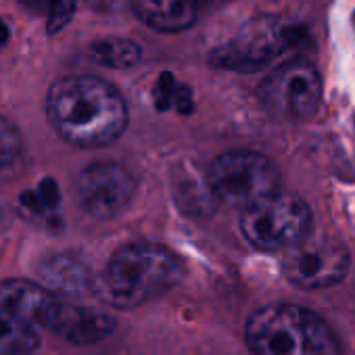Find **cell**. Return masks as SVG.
Wrapping results in <instances>:
<instances>
[{"label": "cell", "mask_w": 355, "mask_h": 355, "mask_svg": "<svg viewBox=\"0 0 355 355\" xmlns=\"http://www.w3.org/2000/svg\"><path fill=\"white\" fill-rule=\"evenodd\" d=\"M46 117L65 142L98 148L125 132L128 105L113 84L96 76H67L51 86Z\"/></svg>", "instance_id": "cell-1"}, {"label": "cell", "mask_w": 355, "mask_h": 355, "mask_svg": "<svg viewBox=\"0 0 355 355\" xmlns=\"http://www.w3.org/2000/svg\"><path fill=\"white\" fill-rule=\"evenodd\" d=\"M182 278L184 263L173 251L155 243H132L113 253L92 286L107 305L132 309L165 295Z\"/></svg>", "instance_id": "cell-2"}, {"label": "cell", "mask_w": 355, "mask_h": 355, "mask_svg": "<svg viewBox=\"0 0 355 355\" xmlns=\"http://www.w3.org/2000/svg\"><path fill=\"white\" fill-rule=\"evenodd\" d=\"M245 336L251 355H343L332 328L315 311L291 303L253 311Z\"/></svg>", "instance_id": "cell-3"}, {"label": "cell", "mask_w": 355, "mask_h": 355, "mask_svg": "<svg viewBox=\"0 0 355 355\" xmlns=\"http://www.w3.org/2000/svg\"><path fill=\"white\" fill-rule=\"evenodd\" d=\"M207 187L220 203L245 209L280 189V171L261 153L230 150L209 165Z\"/></svg>", "instance_id": "cell-4"}, {"label": "cell", "mask_w": 355, "mask_h": 355, "mask_svg": "<svg viewBox=\"0 0 355 355\" xmlns=\"http://www.w3.org/2000/svg\"><path fill=\"white\" fill-rule=\"evenodd\" d=\"M311 228V214L303 199L280 189L241 214V232L261 251H284L303 241Z\"/></svg>", "instance_id": "cell-5"}, {"label": "cell", "mask_w": 355, "mask_h": 355, "mask_svg": "<svg viewBox=\"0 0 355 355\" xmlns=\"http://www.w3.org/2000/svg\"><path fill=\"white\" fill-rule=\"evenodd\" d=\"M282 272L286 280L299 288H328L340 282L349 270V251L343 243L330 236L309 234L284 249Z\"/></svg>", "instance_id": "cell-6"}, {"label": "cell", "mask_w": 355, "mask_h": 355, "mask_svg": "<svg viewBox=\"0 0 355 355\" xmlns=\"http://www.w3.org/2000/svg\"><path fill=\"white\" fill-rule=\"evenodd\" d=\"M263 107L284 119L311 117L322 98V80L305 61H291L268 73L259 86Z\"/></svg>", "instance_id": "cell-7"}, {"label": "cell", "mask_w": 355, "mask_h": 355, "mask_svg": "<svg viewBox=\"0 0 355 355\" xmlns=\"http://www.w3.org/2000/svg\"><path fill=\"white\" fill-rule=\"evenodd\" d=\"M134 193V175L113 161H98L84 167L76 182V195L82 211L96 220H111L125 211Z\"/></svg>", "instance_id": "cell-8"}, {"label": "cell", "mask_w": 355, "mask_h": 355, "mask_svg": "<svg viewBox=\"0 0 355 355\" xmlns=\"http://www.w3.org/2000/svg\"><path fill=\"white\" fill-rule=\"evenodd\" d=\"M282 51H286L282 26L268 17L253 19L230 42L211 53V65L230 71H257Z\"/></svg>", "instance_id": "cell-9"}, {"label": "cell", "mask_w": 355, "mask_h": 355, "mask_svg": "<svg viewBox=\"0 0 355 355\" xmlns=\"http://www.w3.org/2000/svg\"><path fill=\"white\" fill-rule=\"evenodd\" d=\"M57 303L59 301L55 299V293L40 282L21 278L0 280V311L38 330L49 326Z\"/></svg>", "instance_id": "cell-10"}, {"label": "cell", "mask_w": 355, "mask_h": 355, "mask_svg": "<svg viewBox=\"0 0 355 355\" xmlns=\"http://www.w3.org/2000/svg\"><path fill=\"white\" fill-rule=\"evenodd\" d=\"M46 330L71 345H94L115 332V320L109 313L59 301Z\"/></svg>", "instance_id": "cell-11"}, {"label": "cell", "mask_w": 355, "mask_h": 355, "mask_svg": "<svg viewBox=\"0 0 355 355\" xmlns=\"http://www.w3.org/2000/svg\"><path fill=\"white\" fill-rule=\"evenodd\" d=\"M132 11L157 32H184L197 21L199 0H132Z\"/></svg>", "instance_id": "cell-12"}, {"label": "cell", "mask_w": 355, "mask_h": 355, "mask_svg": "<svg viewBox=\"0 0 355 355\" xmlns=\"http://www.w3.org/2000/svg\"><path fill=\"white\" fill-rule=\"evenodd\" d=\"M38 276L42 286H46L51 293L63 295L84 293L94 282L88 266L69 253H55L44 257L38 266Z\"/></svg>", "instance_id": "cell-13"}, {"label": "cell", "mask_w": 355, "mask_h": 355, "mask_svg": "<svg viewBox=\"0 0 355 355\" xmlns=\"http://www.w3.org/2000/svg\"><path fill=\"white\" fill-rule=\"evenodd\" d=\"M38 345V328L0 311V355H32Z\"/></svg>", "instance_id": "cell-14"}, {"label": "cell", "mask_w": 355, "mask_h": 355, "mask_svg": "<svg viewBox=\"0 0 355 355\" xmlns=\"http://www.w3.org/2000/svg\"><path fill=\"white\" fill-rule=\"evenodd\" d=\"M90 57L111 69H130L140 61V46L128 38H101L90 46Z\"/></svg>", "instance_id": "cell-15"}, {"label": "cell", "mask_w": 355, "mask_h": 355, "mask_svg": "<svg viewBox=\"0 0 355 355\" xmlns=\"http://www.w3.org/2000/svg\"><path fill=\"white\" fill-rule=\"evenodd\" d=\"M19 5L32 15L46 19V32H61L76 13V0H19Z\"/></svg>", "instance_id": "cell-16"}, {"label": "cell", "mask_w": 355, "mask_h": 355, "mask_svg": "<svg viewBox=\"0 0 355 355\" xmlns=\"http://www.w3.org/2000/svg\"><path fill=\"white\" fill-rule=\"evenodd\" d=\"M21 134L7 117L0 115V171L7 169L21 155Z\"/></svg>", "instance_id": "cell-17"}, {"label": "cell", "mask_w": 355, "mask_h": 355, "mask_svg": "<svg viewBox=\"0 0 355 355\" xmlns=\"http://www.w3.org/2000/svg\"><path fill=\"white\" fill-rule=\"evenodd\" d=\"M21 205L34 214H44L46 209H55L59 205V187L53 180H44L38 191H30L21 195Z\"/></svg>", "instance_id": "cell-18"}, {"label": "cell", "mask_w": 355, "mask_h": 355, "mask_svg": "<svg viewBox=\"0 0 355 355\" xmlns=\"http://www.w3.org/2000/svg\"><path fill=\"white\" fill-rule=\"evenodd\" d=\"M86 3L101 13H115L119 9H123L125 5H130L132 0H86Z\"/></svg>", "instance_id": "cell-19"}, {"label": "cell", "mask_w": 355, "mask_h": 355, "mask_svg": "<svg viewBox=\"0 0 355 355\" xmlns=\"http://www.w3.org/2000/svg\"><path fill=\"white\" fill-rule=\"evenodd\" d=\"M7 40H9V26L3 19H0V46H3Z\"/></svg>", "instance_id": "cell-20"}, {"label": "cell", "mask_w": 355, "mask_h": 355, "mask_svg": "<svg viewBox=\"0 0 355 355\" xmlns=\"http://www.w3.org/2000/svg\"><path fill=\"white\" fill-rule=\"evenodd\" d=\"M3 220H5V211L0 209V226H3Z\"/></svg>", "instance_id": "cell-21"}]
</instances>
